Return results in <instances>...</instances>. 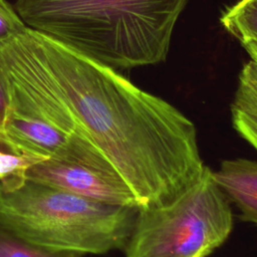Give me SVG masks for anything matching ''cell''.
Instances as JSON below:
<instances>
[{
    "mask_svg": "<svg viewBox=\"0 0 257 257\" xmlns=\"http://www.w3.org/2000/svg\"><path fill=\"white\" fill-rule=\"evenodd\" d=\"M220 21L257 63V0H239L223 12Z\"/></svg>",
    "mask_w": 257,
    "mask_h": 257,
    "instance_id": "7",
    "label": "cell"
},
{
    "mask_svg": "<svg viewBox=\"0 0 257 257\" xmlns=\"http://www.w3.org/2000/svg\"><path fill=\"white\" fill-rule=\"evenodd\" d=\"M10 108V84L3 65L0 62V146L10 153L5 135V122ZM11 154V153H10Z\"/></svg>",
    "mask_w": 257,
    "mask_h": 257,
    "instance_id": "12",
    "label": "cell"
},
{
    "mask_svg": "<svg viewBox=\"0 0 257 257\" xmlns=\"http://www.w3.org/2000/svg\"><path fill=\"white\" fill-rule=\"evenodd\" d=\"M139 209L93 201L17 173L0 181V224L53 250L83 255L123 249Z\"/></svg>",
    "mask_w": 257,
    "mask_h": 257,
    "instance_id": "3",
    "label": "cell"
},
{
    "mask_svg": "<svg viewBox=\"0 0 257 257\" xmlns=\"http://www.w3.org/2000/svg\"><path fill=\"white\" fill-rule=\"evenodd\" d=\"M37 162L24 159L0 150V181L18 173L28 165Z\"/></svg>",
    "mask_w": 257,
    "mask_h": 257,
    "instance_id": "13",
    "label": "cell"
},
{
    "mask_svg": "<svg viewBox=\"0 0 257 257\" xmlns=\"http://www.w3.org/2000/svg\"><path fill=\"white\" fill-rule=\"evenodd\" d=\"M27 28L14 6L6 0H0V49L23 34Z\"/></svg>",
    "mask_w": 257,
    "mask_h": 257,
    "instance_id": "10",
    "label": "cell"
},
{
    "mask_svg": "<svg viewBox=\"0 0 257 257\" xmlns=\"http://www.w3.org/2000/svg\"><path fill=\"white\" fill-rule=\"evenodd\" d=\"M231 114L234 128L257 151V116L235 108Z\"/></svg>",
    "mask_w": 257,
    "mask_h": 257,
    "instance_id": "11",
    "label": "cell"
},
{
    "mask_svg": "<svg viewBox=\"0 0 257 257\" xmlns=\"http://www.w3.org/2000/svg\"><path fill=\"white\" fill-rule=\"evenodd\" d=\"M0 257H82V255L35 244L0 224Z\"/></svg>",
    "mask_w": 257,
    "mask_h": 257,
    "instance_id": "8",
    "label": "cell"
},
{
    "mask_svg": "<svg viewBox=\"0 0 257 257\" xmlns=\"http://www.w3.org/2000/svg\"><path fill=\"white\" fill-rule=\"evenodd\" d=\"M228 198L206 167L202 177L167 205L140 208L125 257H207L229 237Z\"/></svg>",
    "mask_w": 257,
    "mask_h": 257,
    "instance_id": "4",
    "label": "cell"
},
{
    "mask_svg": "<svg viewBox=\"0 0 257 257\" xmlns=\"http://www.w3.org/2000/svg\"><path fill=\"white\" fill-rule=\"evenodd\" d=\"M188 0H16L27 27L114 70L166 60Z\"/></svg>",
    "mask_w": 257,
    "mask_h": 257,
    "instance_id": "2",
    "label": "cell"
},
{
    "mask_svg": "<svg viewBox=\"0 0 257 257\" xmlns=\"http://www.w3.org/2000/svg\"><path fill=\"white\" fill-rule=\"evenodd\" d=\"M216 184L239 208L243 220L257 225V162L247 159L223 161L212 171Z\"/></svg>",
    "mask_w": 257,
    "mask_h": 257,
    "instance_id": "6",
    "label": "cell"
},
{
    "mask_svg": "<svg viewBox=\"0 0 257 257\" xmlns=\"http://www.w3.org/2000/svg\"><path fill=\"white\" fill-rule=\"evenodd\" d=\"M17 174L93 201L140 208L135 194L118 173H104L55 160H40Z\"/></svg>",
    "mask_w": 257,
    "mask_h": 257,
    "instance_id": "5",
    "label": "cell"
},
{
    "mask_svg": "<svg viewBox=\"0 0 257 257\" xmlns=\"http://www.w3.org/2000/svg\"><path fill=\"white\" fill-rule=\"evenodd\" d=\"M231 108L257 116V63L252 60L247 62L240 71Z\"/></svg>",
    "mask_w": 257,
    "mask_h": 257,
    "instance_id": "9",
    "label": "cell"
},
{
    "mask_svg": "<svg viewBox=\"0 0 257 257\" xmlns=\"http://www.w3.org/2000/svg\"><path fill=\"white\" fill-rule=\"evenodd\" d=\"M26 35L81 130L140 208L167 205L202 177L196 126L178 108L40 32L28 28Z\"/></svg>",
    "mask_w": 257,
    "mask_h": 257,
    "instance_id": "1",
    "label": "cell"
}]
</instances>
